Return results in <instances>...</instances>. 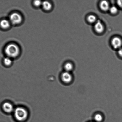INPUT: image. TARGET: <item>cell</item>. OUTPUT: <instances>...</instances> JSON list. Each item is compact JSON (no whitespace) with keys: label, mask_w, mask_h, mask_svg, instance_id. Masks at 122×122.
Returning a JSON list of instances; mask_svg holds the SVG:
<instances>
[{"label":"cell","mask_w":122,"mask_h":122,"mask_svg":"<svg viewBox=\"0 0 122 122\" xmlns=\"http://www.w3.org/2000/svg\"><path fill=\"white\" fill-rule=\"evenodd\" d=\"M14 117L18 121L22 122L27 119L28 113L26 109L21 107H17L14 109Z\"/></svg>","instance_id":"6da1fadb"},{"label":"cell","mask_w":122,"mask_h":122,"mask_svg":"<svg viewBox=\"0 0 122 122\" xmlns=\"http://www.w3.org/2000/svg\"><path fill=\"white\" fill-rule=\"evenodd\" d=\"M5 52L8 57L14 58L19 55L20 50L17 45L15 44H11L7 45L6 47Z\"/></svg>","instance_id":"7a4b0ae2"},{"label":"cell","mask_w":122,"mask_h":122,"mask_svg":"<svg viewBox=\"0 0 122 122\" xmlns=\"http://www.w3.org/2000/svg\"><path fill=\"white\" fill-rule=\"evenodd\" d=\"M10 21L14 25H17L21 22L22 18L21 15L17 13H14L9 17Z\"/></svg>","instance_id":"3957f363"},{"label":"cell","mask_w":122,"mask_h":122,"mask_svg":"<svg viewBox=\"0 0 122 122\" xmlns=\"http://www.w3.org/2000/svg\"><path fill=\"white\" fill-rule=\"evenodd\" d=\"M62 80L64 83H70L72 80V77L71 74L69 72L65 71L62 74Z\"/></svg>","instance_id":"277c9868"},{"label":"cell","mask_w":122,"mask_h":122,"mask_svg":"<svg viewBox=\"0 0 122 122\" xmlns=\"http://www.w3.org/2000/svg\"><path fill=\"white\" fill-rule=\"evenodd\" d=\"M2 108L6 113H10L14 112V106L9 102H5L2 105Z\"/></svg>","instance_id":"5b68a950"},{"label":"cell","mask_w":122,"mask_h":122,"mask_svg":"<svg viewBox=\"0 0 122 122\" xmlns=\"http://www.w3.org/2000/svg\"><path fill=\"white\" fill-rule=\"evenodd\" d=\"M112 46L115 49H120L121 48L122 45L121 39L118 37H115L113 38L112 41Z\"/></svg>","instance_id":"8992f818"},{"label":"cell","mask_w":122,"mask_h":122,"mask_svg":"<svg viewBox=\"0 0 122 122\" xmlns=\"http://www.w3.org/2000/svg\"><path fill=\"white\" fill-rule=\"evenodd\" d=\"M94 27L95 30L98 33H101L104 30V26L100 20H98L96 21L94 26Z\"/></svg>","instance_id":"52a82bcc"},{"label":"cell","mask_w":122,"mask_h":122,"mask_svg":"<svg viewBox=\"0 0 122 122\" xmlns=\"http://www.w3.org/2000/svg\"><path fill=\"white\" fill-rule=\"evenodd\" d=\"M100 7L101 9L104 11H107L110 9L109 4L107 1H102L100 4Z\"/></svg>","instance_id":"ba28073f"},{"label":"cell","mask_w":122,"mask_h":122,"mask_svg":"<svg viewBox=\"0 0 122 122\" xmlns=\"http://www.w3.org/2000/svg\"><path fill=\"white\" fill-rule=\"evenodd\" d=\"M10 21L6 20H3L0 22V25L2 28L4 29H6L9 28L10 26Z\"/></svg>","instance_id":"9c48e42d"},{"label":"cell","mask_w":122,"mask_h":122,"mask_svg":"<svg viewBox=\"0 0 122 122\" xmlns=\"http://www.w3.org/2000/svg\"><path fill=\"white\" fill-rule=\"evenodd\" d=\"M42 5L43 9L47 11L50 10L52 8L51 4L48 1H45L42 2Z\"/></svg>","instance_id":"30bf717a"},{"label":"cell","mask_w":122,"mask_h":122,"mask_svg":"<svg viewBox=\"0 0 122 122\" xmlns=\"http://www.w3.org/2000/svg\"><path fill=\"white\" fill-rule=\"evenodd\" d=\"M73 68L72 65L70 63H67L64 66V69H65L66 71L68 72H69V71H71L72 70Z\"/></svg>","instance_id":"8fae6325"},{"label":"cell","mask_w":122,"mask_h":122,"mask_svg":"<svg viewBox=\"0 0 122 122\" xmlns=\"http://www.w3.org/2000/svg\"><path fill=\"white\" fill-rule=\"evenodd\" d=\"M96 19L95 16L93 15H89L88 17V20L89 22L91 23L96 22Z\"/></svg>","instance_id":"7c38bea8"},{"label":"cell","mask_w":122,"mask_h":122,"mask_svg":"<svg viewBox=\"0 0 122 122\" xmlns=\"http://www.w3.org/2000/svg\"><path fill=\"white\" fill-rule=\"evenodd\" d=\"M4 63L5 65L9 66L11 64L12 61L9 57H6V58H5L4 60Z\"/></svg>","instance_id":"4fadbf2b"},{"label":"cell","mask_w":122,"mask_h":122,"mask_svg":"<svg viewBox=\"0 0 122 122\" xmlns=\"http://www.w3.org/2000/svg\"><path fill=\"white\" fill-rule=\"evenodd\" d=\"M95 119L96 121L98 122H101L102 121L103 119L102 116L100 114H97L95 115Z\"/></svg>","instance_id":"5bb4252c"},{"label":"cell","mask_w":122,"mask_h":122,"mask_svg":"<svg viewBox=\"0 0 122 122\" xmlns=\"http://www.w3.org/2000/svg\"><path fill=\"white\" fill-rule=\"evenodd\" d=\"M110 10L112 14H115L118 11V9L116 6H113L110 8Z\"/></svg>","instance_id":"9a60e30c"},{"label":"cell","mask_w":122,"mask_h":122,"mask_svg":"<svg viewBox=\"0 0 122 122\" xmlns=\"http://www.w3.org/2000/svg\"><path fill=\"white\" fill-rule=\"evenodd\" d=\"M34 5L36 7H39L40 5H42V2L41 1L39 0H36L34 1L33 2Z\"/></svg>","instance_id":"2e32d148"},{"label":"cell","mask_w":122,"mask_h":122,"mask_svg":"<svg viewBox=\"0 0 122 122\" xmlns=\"http://www.w3.org/2000/svg\"><path fill=\"white\" fill-rule=\"evenodd\" d=\"M118 53L122 57V48L119 49L118 51Z\"/></svg>","instance_id":"e0dca14e"},{"label":"cell","mask_w":122,"mask_h":122,"mask_svg":"<svg viewBox=\"0 0 122 122\" xmlns=\"http://www.w3.org/2000/svg\"><path fill=\"white\" fill-rule=\"evenodd\" d=\"M117 3L119 6L122 8V0L118 1Z\"/></svg>","instance_id":"ac0fdd59"}]
</instances>
